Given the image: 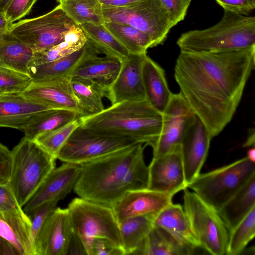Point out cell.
Here are the masks:
<instances>
[{
  "instance_id": "6da1fadb",
  "label": "cell",
  "mask_w": 255,
  "mask_h": 255,
  "mask_svg": "<svg viewBox=\"0 0 255 255\" xmlns=\"http://www.w3.org/2000/svg\"><path fill=\"white\" fill-rule=\"evenodd\" d=\"M255 67V46L218 52L180 51L174 77L212 138L231 122Z\"/></svg>"
},
{
  "instance_id": "7a4b0ae2",
  "label": "cell",
  "mask_w": 255,
  "mask_h": 255,
  "mask_svg": "<svg viewBox=\"0 0 255 255\" xmlns=\"http://www.w3.org/2000/svg\"><path fill=\"white\" fill-rule=\"evenodd\" d=\"M145 146L137 143L80 164L74 191L80 198L112 207L128 191L147 188Z\"/></svg>"
},
{
  "instance_id": "3957f363",
  "label": "cell",
  "mask_w": 255,
  "mask_h": 255,
  "mask_svg": "<svg viewBox=\"0 0 255 255\" xmlns=\"http://www.w3.org/2000/svg\"><path fill=\"white\" fill-rule=\"evenodd\" d=\"M80 121L81 126L96 133L130 137L151 146L160 133L162 113L146 100L123 102L80 118Z\"/></svg>"
},
{
  "instance_id": "277c9868",
  "label": "cell",
  "mask_w": 255,
  "mask_h": 255,
  "mask_svg": "<svg viewBox=\"0 0 255 255\" xmlns=\"http://www.w3.org/2000/svg\"><path fill=\"white\" fill-rule=\"evenodd\" d=\"M176 44L180 51L218 52L246 49L255 46V17L224 10L217 24L203 30L181 34Z\"/></svg>"
},
{
  "instance_id": "5b68a950",
  "label": "cell",
  "mask_w": 255,
  "mask_h": 255,
  "mask_svg": "<svg viewBox=\"0 0 255 255\" xmlns=\"http://www.w3.org/2000/svg\"><path fill=\"white\" fill-rule=\"evenodd\" d=\"M11 154V173L8 184L23 208L56 167V159L35 140L24 136L14 147Z\"/></svg>"
},
{
  "instance_id": "8992f818",
  "label": "cell",
  "mask_w": 255,
  "mask_h": 255,
  "mask_svg": "<svg viewBox=\"0 0 255 255\" xmlns=\"http://www.w3.org/2000/svg\"><path fill=\"white\" fill-rule=\"evenodd\" d=\"M254 175L255 162L245 157L212 171L200 173L187 188L218 211Z\"/></svg>"
},
{
  "instance_id": "52a82bcc",
  "label": "cell",
  "mask_w": 255,
  "mask_h": 255,
  "mask_svg": "<svg viewBox=\"0 0 255 255\" xmlns=\"http://www.w3.org/2000/svg\"><path fill=\"white\" fill-rule=\"evenodd\" d=\"M67 209L73 232L82 242L87 255H91L92 242L97 238L122 249L119 224L112 207L79 197L69 203Z\"/></svg>"
},
{
  "instance_id": "ba28073f",
  "label": "cell",
  "mask_w": 255,
  "mask_h": 255,
  "mask_svg": "<svg viewBox=\"0 0 255 255\" xmlns=\"http://www.w3.org/2000/svg\"><path fill=\"white\" fill-rule=\"evenodd\" d=\"M102 7L105 22L135 27L151 38L154 47L163 43L173 27L168 12L159 0H140L124 6Z\"/></svg>"
},
{
  "instance_id": "9c48e42d",
  "label": "cell",
  "mask_w": 255,
  "mask_h": 255,
  "mask_svg": "<svg viewBox=\"0 0 255 255\" xmlns=\"http://www.w3.org/2000/svg\"><path fill=\"white\" fill-rule=\"evenodd\" d=\"M183 208L201 248L213 255H226L229 232L218 212L188 188Z\"/></svg>"
},
{
  "instance_id": "30bf717a",
  "label": "cell",
  "mask_w": 255,
  "mask_h": 255,
  "mask_svg": "<svg viewBox=\"0 0 255 255\" xmlns=\"http://www.w3.org/2000/svg\"><path fill=\"white\" fill-rule=\"evenodd\" d=\"M76 25L59 4L43 15L13 23L8 32L39 53L61 42Z\"/></svg>"
},
{
  "instance_id": "8fae6325",
  "label": "cell",
  "mask_w": 255,
  "mask_h": 255,
  "mask_svg": "<svg viewBox=\"0 0 255 255\" xmlns=\"http://www.w3.org/2000/svg\"><path fill=\"white\" fill-rule=\"evenodd\" d=\"M137 143H141L130 137L98 133L80 125L61 149L57 159L81 164Z\"/></svg>"
},
{
  "instance_id": "7c38bea8",
  "label": "cell",
  "mask_w": 255,
  "mask_h": 255,
  "mask_svg": "<svg viewBox=\"0 0 255 255\" xmlns=\"http://www.w3.org/2000/svg\"><path fill=\"white\" fill-rule=\"evenodd\" d=\"M195 116L181 93L172 94L162 113L160 133L151 146L153 157L162 156L180 148L185 131Z\"/></svg>"
},
{
  "instance_id": "4fadbf2b",
  "label": "cell",
  "mask_w": 255,
  "mask_h": 255,
  "mask_svg": "<svg viewBox=\"0 0 255 255\" xmlns=\"http://www.w3.org/2000/svg\"><path fill=\"white\" fill-rule=\"evenodd\" d=\"M72 234L68 209L57 207L34 240L35 255H67Z\"/></svg>"
},
{
  "instance_id": "5bb4252c",
  "label": "cell",
  "mask_w": 255,
  "mask_h": 255,
  "mask_svg": "<svg viewBox=\"0 0 255 255\" xmlns=\"http://www.w3.org/2000/svg\"><path fill=\"white\" fill-rule=\"evenodd\" d=\"M148 168L147 189L174 196L187 188L180 148L152 157Z\"/></svg>"
},
{
  "instance_id": "9a60e30c",
  "label": "cell",
  "mask_w": 255,
  "mask_h": 255,
  "mask_svg": "<svg viewBox=\"0 0 255 255\" xmlns=\"http://www.w3.org/2000/svg\"><path fill=\"white\" fill-rule=\"evenodd\" d=\"M80 172L78 164L64 162L55 167L23 207L26 215L43 204L64 199L73 190Z\"/></svg>"
},
{
  "instance_id": "2e32d148",
  "label": "cell",
  "mask_w": 255,
  "mask_h": 255,
  "mask_svg": "<svg viewBox=\"0 0 255 255\" xmlns=\"http://www.w3.org/2000/svg\"><path fill=\"white\" fill-rule=\"evenodd\" d=\"M53 109L55 108L21 94L0 95V127L23 131Z\"/></svg>"
},
{
  "instance_id": "e0dca14e",
  "label": "cell",
  "mask_w": 255,
  "mask_h": 255,
  "mask_svg": "<svg viewBox=\"0 0 255 255\" xmlns=\"http://www.w3.org/2000/svg\"><path fill=\"white\" fill-rule=\"evenodd\" d=\"M146 55L129 53L122 60L119 73L106 96L112 105L145 100L142 69Z\"/></svg>"
},
{
  "instance_id": "ac0fdd59",
  "label": "cell",
  "mask_w": 255,
  "mask_h": 255,
  "mask_svg": "<svg viewBox=\"0 0 255 255\" xmlns=\"http://www.w3.org/2000/svg\"><path fill=\"white\" fill-rule=\"evenodd\" d=\"M212 138L204 125L195 115L187 128L180 144L187 186L200 173Z\"/></svg>"
},
{
  "instance_id": "d6986e66",
  "label": "cell",
  "mask_w": 255,
  "mask_h": 255,
  "mask_svg": "<svg viewBox=\"0 0 255 255\" xmlns=\"http://www.w3.org/2000/svg\"><path fill=\"white\" fill-rule=\"evenodd\" d=\"M173 196L147 188L126 192L112 207L118 223L127 219L154 215L172 202Z\"/></svg>"
},
{
  "instance_id": "ffe728a7",
  "label": "cell",
  "mask_w": 255,
  "mask_h": 255,
  "mask_svg": "<svg viewBox=\"0 0 255 255\" xmlns=\"http://www.w3.org/2000/svg\"><path fill=\"white\" fill-rule=\"evenodd\" d=\"M71 78V77H66L46 82H32L19 94L55 109L74 111L81 118L82 111L73 94Z\"/></svg>"
},
{
  "instance_id": "44dd1931",
  "label": "cell",
  "mask_w": 255,
  "mask_h": 255,
  "mask_svg": "<svg viewBox=\"0 0 255 255\" xmlns=\"http://www.w3.org/2000/svg\"><path fill=\"white\" fill-rule=\"evenodd\" d=\"M98 54L91 42L87 39L82 48L67 56L53 61L32 65L28 75L33 82H46L71 77L83 62Z\"/></svg>"
},
{
  "instance_id": "7402d4cb",
  "label": "cell",
  "mask_w": 255,
  "mask_h": 255,
  "mask_svg": "<svg viewBox=\"0 0 255 255\" xmlns=\"http://www.w3.org/2000/svg\"><path fill=\"white\" fill-rule=\"evenodd\" d=\"M152 222L153 225L165 230L184 246L195 251L200 248L180 204H169L153 215Z\"/></svg>"
},
{
  "instance_id": "603a6c76",
  "label": "cell",
  "mask_w": 255,
  "mask_h": 255,
  "mask_svg": "<svg viewBox=\"0 0 255 255\" xmlns=\"http://www.w3.org/2000/svg\"><path fill=\"white\" fill-rule=\"evenodd\" d=\"M122 61L105 55H98L83 62L74 72L71 78L90 82L107 93L117 77Z\"/></svg>"
},
{
  "instance_id": "cb8c5ba5",
  "label": "cell",
  "mask_w": 255,
  "mask_h": 255,
  "mask_svg": "<svg viewBox=\"0 0 255 255\" xmlns=\"http://www.w3.org/2000/svg\"><path fill=\"white\" fill-rule=\"evenodd\" d=\"M0 235L19 255H35L28 217L16 213L0 212Z\"/></svg>"
},
{
  "instance_id": "d4e9b609",
  "label": "cell",
  "mask_w": 255,
  "mask_h": 255,
  "mask_svg": "<svg viewBox=\"0 0 255 255\" xmlns=\"http://www.w3.org/2000/svg\"><path fill=\"white\" fill-rule=\"evenodd\" d=\"M142 80L145 100L162 113L168 104L170 92L164 70L147 55L142 65Z\"/></svg>"
},
{
  "instance_id": "484cf974",
  "label": "cell",
  "mask_w": 255,
  "mask_h": 255,
  "mask_svg": "<svg viewBox=\"0 0 255 255\" xmlns=\"http://www.w3.org/2000/svg\"><path fill=\"white\" fill-rule=\"evenodd\" d=\"M255 207V175L218 211L229 232Z\"/></svg>"
},
{
  "instance_id": "4316f807",
  "label": "cell",
  "mask_w": 255,
  "mask_h": 255,
  "mask_svg": "<svg viewBox=\"0 0 255 255\" xmlns=\"http://www.w3.org/2000/svg\"><path fill=\"white\" fill-rule=\"evenodd\" d=\"M194 252L179 243L165 230L153 225L132 255H189Z\"/></svg>"
},
{
  "instance_id": "83f0119b",
  "label": "cell",
  "mask_w": 255,
  "mask_h": 255,
  "mask_svg": "<svg viewBox=\"0 0 255 255\" xmlns=\"http://www.w3.org/2000/svg\"><path fill=\"white\" fill-rule=\"evenodd\" d=\"M35 52L10 35L4 33L0 39V65L28 75Z\"/></svg>"
},
{
  "instance_id": "f1b7e54d",
  "label": "cell",
  "mask_w": 255,
  "mask_h": 255,
  "mask_svg": "<svg viewBox=\"0 0 255 255\" xmlns=\"http://www.w3.org/2000/svg\"><path fill=\"white\" fill-rule=\"evenodd\" d=\"M80 26L99 54L115 57L122 61L129 54L104 24L84 23Z\"/></svg>"
},
{
  "instance_id": "f546056e",
  "label": "cell",
  "mask_w": 255,
  "mask_h": 255,
  "mask_svg": "<svg viewBox=\"0 0 255 255\" xmlns=\"http://www.w3.org/2000/svg\"><path fill=\"white\" fill-rule=\"evenodd\" d=\"M153 215L131 217L119 223L125 255H132L140 245L153 226Z\"/></svg>"
},
{
  "instance_id": "4dcf8cb0",
  "label": "cell",
  "mask_w": 255,
  "mask_h": 255,
  "mask_svg": "<svg viewBox=\"0 0 255 255\" xmlns=\"http://www.w3.org/2000/svg\"><path fill=\"white\" fill-rule=\"evenodd\" d=\"M70 84L82 111L81 117L98 114L105 109L103 98L106 93L100 88L90 82L73 78H71Z\"/></svg>"
},
{
  "instance_id": "1f68e13d",
  "label": "cell",
  "mask_w": 255,
  "mask_h": 255,
  "mask_svg": "<svg viewBox=\"0 0 255 255\" xmlns=\"http://www.w3.org/2000/svg\"><path fill=\"white\" fill-rule=\"evenodd\" d=\"M104 24L129 53H146L149 48L154 47L151 38L135 27L125 24L111 22H105Z\"/></svg>"
},
{
  "instance_id": "d6a6232c",
  "label": "cell",
  "mask_w": 255,
  "mask_h": 255,
  "mask_svg": "<svg viewBox=\"0 0 255 255\" xmlns=\"http://www.w3.org/2000/svg\"><path fill=\"white\" fill-rule=\"evenodd\" d=\"M87 39L80 26L76 25L61 42L44 51L35 53L32 65L53 61L67 56L82 48Z\"/></svg>"
},
{
  "instance_id": "836d02e7",
  "label": "cell",
  "mask_w": 255,
  "mask_h": 255,
  "mask_svg": "<svg viewBox=\"0 0 255 255\" xmlns=\"http://www.w3.org/2000/svg\"><path fill=\"white\" fill-rule=\"evenodd\" d=\"M59 4L77 25L105 22L102 4L98 0H65Z\"/></svg>"
},
{
  "instance_id": "e575fe53",
  "label": "cell",
  "mask_w": 255,
  "mask_h": 255,
  "mask_svg": "<svg viewBox=\"0 0 255 255\" xmlns=\"http://www.w3.org/2000/svg\"><path fill=\"white\" fill-rule=\"evenodd\" d=\"M80 118V115L74 111L53 109L48 111L38 121L27 127L23 131L25 137L34 140L40 134Z\"/></svg>"
},
{
  "instance_id": "d590c367",
  "label": "cell",
  "mask_w": 255,
  "mask_h": 255,
  "mask_svg": "<svg viewBox=\"0 0 255 255\" xmlns=\"http://www.w3.org/2000/svg\"><path fill=\"white\" fill-rule=\"evenodd\" d=\"M255 236V207L229 232L226 255L242 254Z\"/></svg>"
},
{
  "instance_id": "8d00e7d4",
  "label": "cell",
  "mask_w": 255,
  "mask_h": 255,
  "mask_svg": "<svg viewBox=\"0 0 255 255\" xmlns=\"http://www.w3.org/2000/svg\"><path fill=\"white\" fill-rule=\"evenodd\" d=\"M80 125V118H78L62 127L38 135L34 140L56 160L61 149L72 132Z\"/></svg>"
},
{
  "instance_id": "74e56055",
  "label": "cell",
  "mask_w": 255,
  "mask_h": 255,
  "mask_svg": "<svg viewBox=\"0 0 255 255\" xmlns=\"http://www.w3.org/2000/svg\"><path fill=\"white\" fill-rule=\"evenodd\" d=\"M28 74L0 65V91L3 94H19L32 83Z\"/></svg>"
},
{
  "instance_id": "f35d334b",
  "label": "cell",
  "mask_w": 255,
  "mask_h": 255,
  "mask_svg": "<svg viewBox=\"0 0 255 255\" xmlns=\"http://www.w3.org/2000/svg\"><path fill=\"white\" fill-rule=\"evenodd\" d=\"M58 202L55 200L43 204L27 215L31 223V234L33 243L47 218L57 208Z\"/></svg>"
},
{
  "instance_id": "ab89813d",
  "label": "cell",
  "mask_w": 255,
  "mask_h": 255,
  "mask_svg": "<svg viewBox=\"0 0 255 255\" xmlns=\"http://www.w3.org/2000/svg\"><path fill=\"white\" fill-rule=\"evenodd\" d=\"M168 13L173 26L183 20L191 0H159Z\"/></svg>"
},
{
  "instance_id": "60d3db41",
  "label": "cell",
  "mask_w": 255,
  "mask_h": 255,
  "mask_svg": "<svg viewBox=\"0 0 255 255\" xmlns=\"http://www.w3.org/2000/svg\"><path fill=\"white\" fill-rule=\"evenodd\" d=\"M0 212L26 215L8 184L0 185Z\"/></svg>"
},
{
  "instance_id": "b9f144b4",
  "label": "cell",
  "mask_w": 255,
  "mask_h": 255,
  "mask_svg": "<svg viewBox=\"0 0 255 255\" xmlns=\"http://www.w3.org/2000/svg\"><path fill=\"white\" fill-rule=\"evenodd\" d=\"M37 0H12L5 11L8 21L14 22L24 17L30 11Z\"/></svg>"
},
{
  "instance_id": "7bdbcfd3",
  "label": "cell",
  "mask_w": 255,
  "mask_h": 255,
  "mask_svg": "<svg viewBox=\"0 0 255 255\" xmlns=\"http://www.w3.org/2000/svg\"><path fill=\"white\" fill-rule=\"evenodd\" d=\"M224 10L241 15L249 14L255 8L254 0H216Z\"/></svg>"
},
{
  "instance_id": "ee69618b",
  "label": "cell",
  "mask_w": 255,
  "mask_h": 255,
  "mask_svg": "<svg viewBox=\"0 0 255 255\" xmlns=\"http://www.w3.org/2000/svg\"><path fill=\"white\" fill-rule=\"evenodd\" d=\"M123 249L109 240L95 238L92 244L91 255H124Z\"/></svg>"
},
{
  "instance_id": "f6af8a7d",
  "label": "cell",
  "mask_w": 255,
  "mask_h": 255,
  "mask_svg": "<svg viewBox=\"0 0 255 255\" xmlns=\"http://www.w3.org/2000/svg\"><path fill=\"white\" fill-rule=\"evenodd\" d=\"M12 164L11 151L0 143V185L8 184Z\"/></svg>"
},
{
  "instance_id": "bcb514c9",
  "label": "cell",
  "mask_w": 255,
  "mask_h": 255,
  "mask_svg": "<svg viewBox=\"0 0 255 255\" xmlns=\"http://www.w3.org/2000/svg\"><path fill=\"white\" fill-rule=\"evenodd\" d=\"M68 255H87L82 242L73 232L68 251Z\"/></svg>"
},
{
  "instance_id": "7dc6e473",
  "label": "cell",
  "mask_w": 255,
  "mask_h": 255,
  "mask_svg": "<svg viewBox=\"0 0 255 255\" xmlns=\"http://www.w3.org/2000/svg\"><path fill=\"white\" fill-rule=\"evenodd\" d=\"M0 255H19L14 247L0 235Z\"/></svg>"
},
{
  "instance_id": "c3c4849f",
  "label": "cell",
  "mask_w": 255,
  "mask_h": 255,
  "mask_svg": "<svg viewBox=\"0 0 255 255\" xmlns=\"http://www.w3.org/2000/svg\"><path fill=\"white\" fill-rule=\"evenodd\" d=\"M102 5L120 7L128 5L140 0H98Z\"/></svg>"
},
{
  "instance_id": "681fc988",
  "label": "cell",
  "mask_w": 255,
  "mask_h": 255,
  "mask_svg": "<svg viewBox=\"0 0 255 255\" xmlns=\"http://www.w3.org/2000/svg\"><path fill=\"white\" fill-rule=\"evenodd\" d=\"M12 24L7 20L5 12L0 11V31L7 32Z\"/></svg>"
},
{
  "instance_id": "f907efd6",
  "label": "cell",
  "mask_w": 255,
  "mask_h": 255,
  "mask_svg": "<svg viewBox=\"0 0 255 255\" xmlns=\"http://www.w3.org/2000/svg\"><path fill=\"white\" fill-rule=\"evenodd\" d=\"M255 129L253 128L250 130L247 136V139L244 143L243 146L244 147H251L255 146Z\"/></svg>"
},
{
  "instance_id": "816d5d0a",
  "label": "cell",
  "mask_w": 255,
  "mask_h": 255,
  "mask_svg": "<svg viewBox=\"0 0 255 255\" xmlns=\"http://www.w3.org/2000/svg\"><path fill=\"white\" fill-rule=\"evenodd\" d=\"M246 157L251 161L255 162V146L250 147V148L248 150L247 156Z\"/></svg>"
},
{
  "instance_id": "f5cc1de1",
  "label": "cell",
  "mask_w": 255,
  "mask_h": 255,
  "mask_svg": "<svg viewBox=\"0 0 255 255\" xmlns=\"http://www.w3.org/2000/svg\"><path fill=\"white\" fill-rule=\"evenodd\" d=\"M12 0H0V11L5 12Z\"/></svg>"
},
{
  "instance_id": "db71d44e",
  "label": "cell",
  "mask_w": 255,
  "mask_h": 255,
  "mask_svg": "<svg viewBox=\"0 0 255 255\" xmlns=\"http://www.w3.org/2000/svg\"><path fill=\"white\" fill-rule=\"evenodd\" d=\"M6 33V32H4L2 31H0V39L1 38L2 36L3 35V34L4 33Z\"/></svg>"
},
{
  "instance_id": "11a10c76",
  "label": "cell",
  "mask_w": 255,
  "mask_h": 255,
  "mask_svg": "<svg viewBox=\"0 0 255 255\" xmlns=\"http://www.w3.org/2000/svg\"><path fill=\"white\" fill-rule=\"evenodd\" d=\"M65 0H57V1L59 2V3H61V2H63Z\"/></svg>"
},
{
  "instance_id": "9f6ffc18",
  "label": "cell",
  "mask_w": 255,
  "mask_h": 255,
  "mask_svg": "<svg viewBox=\"0 0 255 255\" xmlns=\"http://www.w3.org/2000/svg\"><path fill=\"white\" fill-rule=\"evenodd\" d=\"M3 94H3L2 92L0 91V95H3Z\"/></svg>"
},
{
  "instance_id": "6f0895ef",
  "label": "cell",
  "mask_w": 255,
  "mask_h": 255,
  "mask_svg": "<svg viewBox=\"0 0 255 255\" xmlns=\"http://www.w3.org/2000/svg\"></svg>"
}]
</instances>
